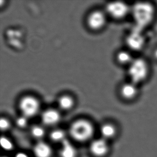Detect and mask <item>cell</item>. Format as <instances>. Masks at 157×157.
Returning a JSON list of instances; mask_svg holds the SVG:
<instances>
[{"instance_id":"52a82bcc","label":"cell","mask_w":157,"mask_h":157,"mask_svg":"<svg viewBox=\"0 0 157 157\" xmlns=\"http://www.w3.org/2000/svg\"><path fill=\"white\" fill-rule=\"evenodd\" d=\"M19 108L23 116L26 117H34L39 109V104L36 98L26 96L22 98L19 102Z\"/></svg>"},{"instance_id":"277c9868","label":"cell","mask_w":157,"mask_h":157,"mask_svg":"<svg viewBox=\"0 0 157 157\" xmlns=\"http://www.w3.org/2000/svg\"><path fill=\"white\" fill-rule=\"evenodd\" d=\"M132 5L122 1L110 2L106 6V11L111 17L117 20L124 19L131 14Z\"/></svg>"},{"instance_id":"44dd1931","label":"cell","mask_w":157,"mask_h":157,"mask_svg":"<svg viewBox=\"0 0 157 157\" xmlns=\"http://www.w3.org/2000/svg\"><path fill=\"white\" fill-rule=\"evenodd\" d=\"M152 57L155 61L157 62V47H155L152 51Z\"/></svg>"},{"instance_id":"3957f363","label":"cell","mask_w":157,"mask_h":157,"mask_svg":"<svg viewBox=\"0 0 157 157\" xmlns=\"http://www.w3.org/2000/svg\"><path fill=\"white\" fill-rule=\"evenodd\" d=\"M69 132L75 140L84 142L92 137L94 134V128L89 121L81 119L75 121L71 124Z\"/></svg>"},{"instance_id":"6da1fadb","label":"cell","mask_w":157,"mask_h":157,"mask_svg":"<svg viewBox=\"0 0 157 157\" xmlns=\"http://www.w3.org/2000/svg\"><path fill=\"white\" fill-rule=\"evenodd\" d=\"M136 29L143 30L155 21L157 8L151 2L140 1L132 5L131 14Z\"/></svg>"},{"instance_id":"7c38bea8","label":"cell","mask_w":157,"mask_h":157,"mask_svg":"<svg viewBox=\"0 0 157 157\" xmlns=\"http://www.w3.org/2000/svg\"><path fill=\"white\" fill-rule=\"evenodd\" d=\"M33 152L36 157H51L52 155V149L46 143L39 142L34 145Z\"/></svg>"},{"instance_id":"8992f818","label":"cell","mask_w":157,"mask_h":157,"mask_svg":"<svg viewBox=\"0 0 157 157\" xmlns=\"http://www.w3.org/2000/svg\"><path fill=\"white\" fill-rule=\"evenodd\" d=\"M119 94L123 100L127 102H134L140 96V86L131 81H127L120 86Z\"/></svg>"},{"instance_id":"d6986e66","label":"cell","mask_w":157,"mask_h":157,"mask_svg":"<svg viewBox=\"0 0 157 157\" xmlns=\"http://www.w3.org/2000/svg\"><path fill=\"white\" fill-rule=\"evenodd\" d=\"M16 123L17 126H18L19 127L21 128L25 127H26V125H28L27 117H26L24 116L19 117L16 120Z\"/></svg>"},{"instance_id":"5b68a950","label":"cell","mask_w":157,"mask_h":157,"mask_svg":"<svg viewBox=\"0 0 157 157\" xmlns=\"http://www.w3.org/2000/svg\"><path fill=\"white\" fill-rule=\"evenodd\" d=\"M127 49L132 53L142 51L146 45V39L142 30L136 29L128 34L125 38Z\"/></svg>"},{"instance_id":"4fadbf2b","label":"cell","mask_w":157,"mask_h":157,"mask_svg":"<svg viewBox=\"0 0 157 157\" xmlns=\"http://www.w3.org/2000/svg\"><path fill=\"white\" fill-rule=\"evenodd\" d=\"M101 134L104 139H112L117 136L118 129L116 125L112 123H106L101 126L100 128Z\"/></svg>"},{"instance_id":"5bb4252c","label":"cell","mask_w":157,"mask_h":157,"mask_svg":"<svg viewBox=\"0 0 157 157\" xmlns=\"http://www.w3.org/2000/svg\"><path fill=\"white\" fill-rule=\"evenodd\" d=\"M59 155L61 157H76V149L69 140L66 139L62 142Z\"/></svg>"},{"instance_id":"7402d4cb","label":"cell","mask_w":157,"mask_h":157,"mask_svg":"<svg viewBox=\"0 0 157 157\" xmlns=\"http://www.w3.org/2000/svg\"><path fill=\"white\" fill-rule=\"evenodd\" d=\"M15 157H29V156L27 155V154L24 152H18L16 155Z\"/></svg>"},{"instance_id":"9a60e30c","label":"cell","mask_w":157,"mask_h":157,"mask_svg":"<svg viewBox=\"0 0 157 157\" xmlns=\"http://www.w3.org/2000/svg\"><path fill=\"white\" fill-rule=\"evenodd\" d=\"M73 100L69 96H63L59 98V107L64 110H68L73 106Z\"/></svg>"},{"instance_id":"ffe728a7","label":"cell","mask_w":157,"mask_h":157,"mask_svg":"<svg viewBox=\"0 0 157 157\" xmlns=\"http://www.w3.org/2000/svg\"><path fill=\"white\" fill-rule=\"evenodd\" d=\"M10 123L7 119L1 118L0 120V128L2 131H6L9 129Z\"/></svg>"},{"instance_id":"7a4b0ae2","label":"cell","mask_w":157,"mask_h":157,"mask_svg":"<svg viewBox=\"0 0 157 157\" xmlns=\"http://www.w3.org/2000/svg\"><path fill=\"white\" fill-rule=\"evenodd\" d=\"M151 71V66L148 60L142 56L135 57L127 67L128 81L140 86L149 79Z\"/></svg>"},{"instance_id":"603a6c76","label":"cell","mask_w":157,"mask_h":157,"mask_svg":"<svg viewBox=\"0 0 157 157\" xmlns=\"http://www.w3.org/2000/svg\"></svg>"},{"instance_id":"ba28073f","label":"cell","mask_w":157,"mask_h":157,"mask_svg":"<svg viewBox=\"0 0 157 157\" xmlns=\"http://www.w3.org/2000/svg\"><path fill=\"white\" fill-rule=\"evenodd\" d=\"M90 150L95 157H104L109 152V145L105 139H98L91 143Z\"/></svg>"},{"instance_id":"8fae6325","label":"cell","mask_w":157,"mask_h":157,"mask_svg":"<svg viewBox=\"0 0 157 157\" xmlns=\"http://www.w3.org/2000/svg\"><path fill=\"white\" fill-rule=\"evenodd\" d=\"M135 57L134 53L128 49L119 51L116 55V59L118 63L127 67L132 63Z\"/></svg>"},{"instance_id":"e0dca14e","label":"cell","mask_w":157,"mask_h":157,"mask_svg":"<svg viewBox=\"0 0 157 157\" xmlns=\"http://www.w3.org/2000/svg\"><path fill=\"white\" fill-rule=\"evenodd\" d=\"M31 133L33 137L39 139L42 138L45 135V130L41 126L34 125L31 128Z\"/></svg>"},{"instance_id":"ac0fdd59","label":"cell","mask_w":157,"mask_h":157,"mask_svg":"<svg viewBox=\"0 0 157 157\" xmlns=\"http://www.w3.org/2000/svg\"><path fill=\"white\" fill-rule=\"evenodd\" d=\"M1 145L4 150L11 151L13 148V145L10 140L5 136H2L0 140Z\"/></svg>"},{"instance_id":"30bf717a","label":"cell","mask_w":157,"mask_h":157,"mask_svg":"<svg viewBox=\"0 0 157 157\" xmlns=\"http://www.w3.org/2000/svg\"><path fill=\"white\" fill-rule=\"evenodd\" d=\"M59 120L60 115L59 113L53 109L45 110L41 115V120L45 125H54L59 122Z\"/></svg>"},{"instance_id":"2e32d148","label":"cell","mask_w":157,"mask_h":157,"mask_svg":"<svg viewBox=\"0 0 157 157\" xmlns=\"http://www.w3.org/2000/svg\"><path fill=\"white\" fill-rule=\"evenodd\" d=\"M50 138L52 140L58 142H62L66 140V134L63 130L61 129H56L53 130L50 134Z\"/></svg>"},{"instance_id":"9c48e42d","label":"cell","mask_w":157,"mask_h":157,"mask_svg":"<svg viewBox=\"0 0 157 157\" xmlns=\"http://www.w3.org/2000/svg\"><path fill=\"white\" fill-rule=\"evenodd\" d=\"M106 23V17L101 11H96L92 13L87 18V24L90 28L98 30L104 26Z\"/></svg>"}]
</instances>
